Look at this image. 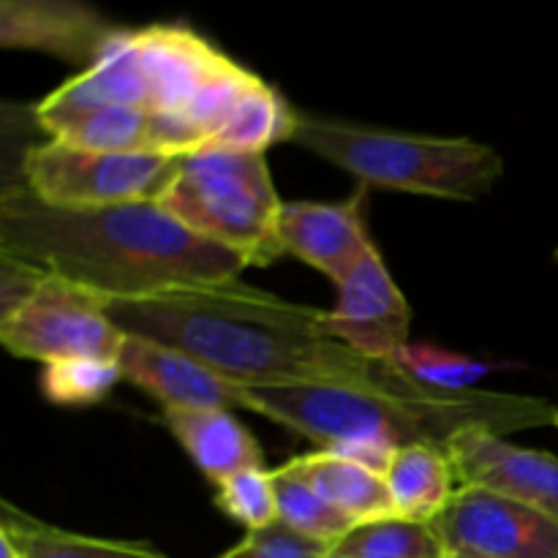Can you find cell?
<instances>
[{
  "instance_id": "obj_9",
  "label": "cell",
  "mask_w": 558,
  "mask_h": 558,
  "mask_svg": "<svg viewBox=\"0 0 558 558\" xmlns=\"http://www.w3.org/2000/svg\"><path fill=\"white\" fill-rule=\"evenodd\" d=\"M412 308L371 245L352 276L338 287L336 308L327 311L330 336L379 363H398L409 347Z\"/></svg>"
},
{
  "instance_id": "obj_22",
  "label": "cell",
  "mask_w": 558,
  "mask_h": 558,
  "mask_svg": "<svg viewBox=\"0 0 558 558\" xmlns=\"http://www.w3.org/2000/svg\"><path fill=\"white\" fill-rule=\"evenodd\" d=\"M216 507L248 532L272 526L278 521L276 485L267 469H245L216 488Z\"/></svg>"
},
{
  "instance_id": "obj_2",
  "label": "cell",
  "mask_w": 558,
  "mask_h": 558,
  "mask_svg": "<svg viewBox=\"0 0 558 558\" xmlns=\"http://www.w3.org/2000/svg\"><path fill=\"white\" fill-rule=\"evenodd\" d=\"M0 254L58 276L101 303L240 278L245 259L199 238L156 202L54 207L25 185L0 196Z\"/></svg>"
},
{
  "instance_id": "obj_8",
  "label": "cell",
  "mask_w": 558,
  "mask_h": 558,
  "mask_svg": "<svg viewBox=\"0 0 558 558\" xmlns=\"http://www.w3.org/2000/svg\"><path fill=\"white\" fill-rule=\"evenodd\" d=\"M447 554L558 558V523L534 507L485 488H458L434 518Z\"/></svg>"
},
{
  "instance_id": "obj_21",
  "label": "cell",
  "mask_w": 558,
  "mask_h": 558,
  "mask_svg": "<svg viewBox=\"0 0 558 558\" xmlns=\"http://www.w3.org/2000/svg\"><path fill=\"white\" fill-rule=\"evenodd\" d=\"M123 381L114 360H63L44 365L41 390L60 407H90L101 403Z\"/></svg>"
},
{
  "instance_id": "obj_7",
  "label": "cell",
  "mask_w": 558,
  "mask_h": 558,
  "mask_svg": "<svg viewBox=\"0 0 558 558\" xmlns=\"http://www.w3.org/2000/svg\"><path fill=\"white\" fill-rule=\"evenodd\" d=\"M123 338L96 294L47 272L14 311L0 316V341L9 354L44 365L118 360Z\"/></svg>"
},
{
  "instance_id": "obj_28",
  "label": "cell",
  "mask_w": 558,
  "mask_h": 558,
  "mask_svg": "<svg viewBox=\"0 0 558 558\" xmlns=\"http://www.w3.org/2000/svg\"><path fill=\"white\" fill-rule=\"evenodd\" d=\"M554 259H556V265H558V248H556V254H554Z\"/></svg>"
},
{
  "instance_id": "obj_25",
  "label": "cell",
  "mask_w": 558,
  "mask_h": 558,
  "mask_svg": "<svg viewBox=\"0 0 558 558\" xmlns=\"http://www.w3.org/2000/svg\"><path fill=\"white\" fill-rule=\"evenodd\" d=\"M0 550H3V556H0V558H20V556H16V550L11 548V545L5 543V539H0Z\"/></svg>"
},
{
  "instance_id": "obj_5",
  "label": "cell",
  "mask_w": 558,
  "mask_h": 558,
  "mask_svg": "<svg viewBox=\"0 0 558 558\" xmlns=\"http://www.w3.org/2000/svg\"><path fill=\"white\" fill-rule=\"evenodd\" d=\"M156 205L199 238L243 256L248 267H267L283 256L278 240L283 199L262 153L205 147L183 156Z\"/></svg>"
},
{
  "instance_id": "obj_17",
  "label": "cell",
  "mask_w": 558,
  "mask_h": 558,
  "mask_svg": "<svg viewBox=\"0 0 558 558\" xmlns=\"http://www.w3.org/2000/svg\"><path fill=\"white\" fill-rule=\"evenodd\" d=\"M0 539H5L20 558H167L147 543H120L63 532L16 510L9 501H3Z\"/></svg>"
},
{
  "instance_id": "obj_13",
  "label": "cell",
  "mask_w": 558,
  "mask_h": 558,
  "mask_svg": "<svg viewBox=\"0 0 558 558\" xmlns=\"http://www.w3.org/2000/svg\"><path fill=\"white\" fill-rule=\"evenodd\" d=\"M3 47L44 49L87 69L107 58L131 31L109 25L87 5L76 3H11L0 11Z\"/></svg>"
},
{
  "instance_id": "obj_3",
  "label": "cell",
  "mask_w": 558,
  "mask_h": 558,
  "mask_svg": "<svg viewBox=\"0 0 558 558\" xmlns=\"http://www.w3.org/2000/svg\"><path fill=\"white\" fill-rule=\"evenodd\" d=\"M240 409L262 414L325 450L379 445L401 450L434 445L445 450L466 430L510 436L556 423L558 409L545 398L490 390H439L407 379L390 387L234 385Z\"/></svg>"
},
{
  "instance_id": "obj_12",
  "label": "cell",
  "mask_w": 558,
  "mask_h": 558,
  "mask_svg": "<svg viewBox=\"0 0 558 558\" xmlns=\"http://www.w3.org/2000/svg\"><path fill=\"white\" fill-rule=\"evenodd\" d=\"M123 381L156 398L163 412H196V409H240L232 381L163 343L125 336L118 352Z\"/></svg>"
},
{
  "instance_id": "obj_19",
  "label": "cell",
  "mask_w": 558,
  "mask_h": 558,
  "mask_svg": "<svg viewBox=\"0 0 558 558\" xmlns=\"http://www.w3.org/2000/svg\"><path fill=\"white\" fill-rule=\"evenodd\" d=\"M332 554L343 558H447L439 532L428 521L385 515L357 523Z\"/></svg>"
},
{
  "instance_id": "obj_1",
  "label": "cell",
  "mask_w": 558,
  "mask_h": 558,
  "mask_svg": "<svg viewBox=\"0 0 558 558\" xmlns=\"http://www.w3.org/2000/svg\"><path fill=\"white\" fill-rule=\"evenodd\" d=\"M125 336L163 343L243 387H390L412 379L330 336L327 311L289 303L240 278L104 303Z\"/></svg>"
},
{
  "instance_id": "obj_18",
  "label": "cell",
  "mask_w": 558,
  "mask_h": 558,
  "mask_svg": "<svg viewBox=\"0 0 558 558\" xmlns=\"http://www.w3.org/2000/svg\"><path fill=\"white\" fill-rule=\"evenodd\" d=\"M300 112L289 107L287 98L256 76L243 96L229 109L210 147H227L240 153H262L278 142H292Z\"/></svg>"
},
{
  "instance_id": "obj_11",
  "label": "cell",
  "mask_w": 558,
  "mask_h": 558,
  "mask_svg": "<svg viewBox=\"0 0 558 558\" xmlns=\"http://www.w3.org/2000/svg\"><path fill=\"white\" fill-rule=\"evenodd\" d=\"M283 254L303 259L341 287L368 254L365 191L343 202H283L278 218Z\"/></svg>"
},
{
  "instance_id": "obj_10",
  "label": "cell",
  "mask_w": 558,
  "mask_h": 558,
  "mask_svg": "<svg viewBox=\"0 0 558 558\" xmlns=\"http://www.w3.org/2000/svg\"><path fill=\"white\" fill-rule=\"evenodd\" d=\"M458 488H485L534 507L558 523V456L466 430L445 447Z\"/></svg>"
},
{
  "instance_id": "obj_16",
  "label": "cell",
  "mask_w": 558,
  "mask_h": 558,
  "mask_svg": "<svg viewBox=\"0 0 558 558\" xmlns=\"http://www.w3.org/2000/svg\"><path fill=\"white\" fill-rule=\"evenodd\" d=\"M396 515L434 521L458 490L456 469L447 450L434 445L401 447L385 472Z\"/></svg>"
},
{
  "instance_id": "obj_24",
  "label": "cell",
  "mask_w": 558,
  "mask_h": 558,
  "mask_svg": "<svg viewBox=\"0 0 558 558\" xmlns=\"http://www.w3.org/2000/svg\"><path fill=\"white\" fill-rule=\"evenodd\" d=\"M332 548L316 543V539L303 537L276 521L272 526L248 532L240 545H234L229 554L218 558H327Z\"/></svg>"
},
{
  "instance_id": "obj_20",
  "label": "cell",
  "mask_w": 558,
  "mask_h": 558,
  "mask_svg": "<svg viewBox=\"0 0 558 558\" xmlns=\"http://www.w3.org/2000/svg\"><path fill=\"white\" fill-rule=\"evenodd\" d=\"M272 485H276V505H278V521L289 526L292 532L303 534V537L316 539V543L336 548L357 523L341 510L322 499L308 483L298 474L292 461L283 463L281 469L272 472Z\"/></svg>"
},
{
  "instance_id": "obj_26",
  "label": "cell",
  "mask_w": 558,
  "mask_h": 558,
  "mask_svg": "<svg viewBox=\"0 0 558 558\" xmlns=\"http://www.w3.org/2000/svg\"><path fill=\"white\" fill-rule=\"evenodd\" d=\"M447 558H485V556H469V554H447Z\"/></svg>"
},
{
  "instance_id": "obj_4",
  "label": "cell",
  "mask_w": 558,
  "mask_h": 558,
  "mask_svg": "<svg viewBox=\"0 0 558 558\" xmlns=\"http://www.w3.org/2000/svg\"><path fill=\"white\" fill-rule=\"evenodd\" d=\"M294 145L336 163L363 185L436 199L477 202L505 174V158L469 136H425L300 114Z\"/></svg>"
},
{
  "instance_id": "obj_29",
  "label": "cell",
  "mask_w": 558,
  "mask_h": 558,
  "mask_svg": "<svg viewBox=\"0 0 558 558\" xmlns=\"http://www.w3.org/2000/svg\"><path fill=\"white\" fill-rule=\"evenodd\" d=\"M554 428H558V414H556V423H554Z\"/></svg>"
},
{
  "instance_id": "obj_6",
  "label": "cell",
  "mask_w": 558,
  "mask_h": 558,
  "mask_svg": "<svg viewBox=\"0 0 558 558\" xmlns=\"http://www.w3.org/2000/svg\"><path fill=\"white\" fill-rule=\"evenodd\" d=\"M183 158L131 156L49 140L22 158V185L54 207H107L158 202Z\"/></svg>"
},
{
  "instance_id": "obj_15",
  "label": "cell",
  "mask_w": 558,
  "mask_h": 558,
  "mask_svg": "<svg viewBox=\"0 0 558 558\" xmlns=\"http://www.w3.org/2000/svg\"><path fill=\"white\" fill-rule=\"evenodd\" d=\"M292 466L322 499L330 501L336 510L352 518L354 523L396 515L385 477L349 461V458L322 450L316 456L292 458Z\"/></svg>"
},
{
  "instance_id": "obj_27",
  "label": "cell",
  "mask_w": 558,
  "mask_h": 558,
  "mask_svg": "<svg viewBox=\"0 0 558 558\" xmlns=\"http://www.w3.org/2000/svg\"><path fill=\"white\" fill-rule=\"evenodd\" d=\"M327 558H343V556H338V554H332V550H330V556H327Z\"/></svg>"
},
{
  "instance_id": "obj_23",
  "label": "cell",
  "mask_w": 558,
  "mask_h": 558,
  "mask_svg": "<svg viewBox=\"0 0 558 558\" xmlns=\"http://www.w3.org/2000/svg\"><path fill=\"white\" fill-rule=\"evenodd\" d=\"M398 365L420 385L439 387V390H474V385L490 371V365L441 352L428 343H409L398 357Z\"/></svg>"
},
{
  "instance_id": "obj_14",
  "label": "cell",
  "mask_w": 558,
  "mask_h": 558,
  "mask_svg": "<svg viewBox=\"0 0 558 558\" xmlns=\"http://www.w3.org/2000/svg\"><path fill=\"white\" fill-rule=\"evenodd\" d=\"M169 430L183 445L194 466L223 485L245 469H265V456L251 430L223 409H196V412H163Z\"/></svg>"
}]
</instances>
